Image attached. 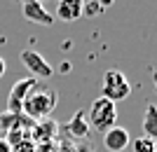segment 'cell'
<instances>
[{"label":"cell","instance_id":"9a60e30c","mask_svg":"<svg viewBox=\"0 0 157 152\" xmlns=\"http://www.w3.org/2000/svg\"><path fill=\"white\" fill-rule=\"evenodd\" d=\"M152 82H155V87H157V68L152 70Z\"/></svg>","mask_w":157,"mask_h":152},{"label":"cell","instance_id":"277c9868","mask_svg":"<svg viewBox=\"0 0 157 152\" xmlns=\"http://www.w3.org/2000/svg\"><path fill=\"white\" fill-rule=\"evenodd\" d=\"M21 63L31 70V77H35L40 82V80H49L54 75V68L49 66L45 61V56H40L38 52H33V49H24V52L19 54Z\"/></svg>","mask_w":157,"mask_h":152},{"label":"cell","instance_id":"9c48e42d","mask_svg":"<svg viewBox=\"0 0 157 152\" xmlns=\"http://www.w3.org/2000/svg\"><path fill=\"white\" fill-rule=\"evenodd\" d=\"M56 17L61 21H78L82 17V2L80 0H61L56 5Z\"/></svg>","mask_w":157,"mask_h":152},{"label":"cell","instance_id":"8fae6325","mask_svg":"<svg viewBox=\"0 0 157 152\" xmlns=\"http://www.w3.org/2000/svg\"><path fill=\"white\" fill-rule=\"evenodd\" d=\"M108 5L103 2H82V14L85 17H96V14H103V9Z\"/></svg>","mask_w":157,"mask_h":152},{"label":"cell","instance_id":"3957f363","mask_svg":"<svg viewBox=\"0 0 157 152\" xmlns=\"http://www.w3.org/2000/svg\"><path fill=\"white\" fill-rule=\"evenodd\" d=\"M129 94H131V87H129V82H127L122 70H117V68L105 70V75H103V98L113 101L117 106V101H124Z\"/></svg>","mask_w":157,"mask_h":152},{"label":"cell","instance_id":"2e32d148","mask_svg":"<svg viewBox=\"0 0 157 152\" xmlns=\"http://www.w3.org/2000/svg\"><path fill=\"white\" fill-rule=\"evenodd\" d=\"M155 152H157V140H155Z\"/></svg>","mask_w":157,"mask_h":152},{"label":"cell","instance_id":"8992f818","mask_svg":"<svg viewBox=\"0 0 157 152\" xmlns=\"http://www.w3.org/2000/svg\"><path fill=\"white\" fill-rule=\"evenodd\" d=\"M103 145L105 150L110 152H122L129 147V131H127L124 126H113V129H108V131L103 133Z\"/></svg>","mask_w":157,"mask_h":152},{"label":"cell","instance_id":"4fadbf2b","mask_svg":"<svg viewBox=\"0 0 157 152\" xmlns=\"http://www.w3.org/2000/svg\"><path fill=\"white\" fill-rule=\"evenodd\" d=\"M5 70H7V63H5V59H2V56H0V77H2V75H5Z\"/></svg>","mask_w":157,"mask_h":152},{"label":"cell","instance_id":"30bf717a","mask_svg":"<svg viewBox=\"0 0 157 152\" xmlns=\"http://www.w3.org/2000/svg\"><path fill=\"white\" fill-rule=\"evenodd\" d=\"M143 136L150 140H157V106L150 103L143 113Z\"/></svg>","mask_w":157,"mask_h":152},{"label":"cell","instance_id":"ba28073f","mask_svg":"<svg viewBox=\"0 0 157 152\" xmlns=\"http://www.w3.org/2000/svg\"><path fill=\"white\" fill-rule=\"evenodd\" d=\"M63 131L71 136V138H87V133H89V122H87V115L82 110L71 117V122H66L63 124Z\"/></svg>","mask_w":157,"mask_h":152},{"label":"cell","instance_id":"5b68a950","mask_svg":"<svg viewBox=\"0 0 157 152\" xmlns=\"http://www.w3.org/2000/svg\"><path fill=\"white\" fill-rule=\"evenodd\" d=\"M35 84H38V80H35V77L17 80L14 87L10 89V96H7V113H10V115H19L21 106H24V101H26V96H28V91H31Z\"/></svg>","mask_w":157,"mask_h":152},{"label":"cell","instance_id":"7a4b0ae2","mask_svg":"<svg viewBox=\"0 0 157 152\" xmlns=\"http://www.w3.org/2000/svg\"><path fill=\"white\" fill-rule=\"evenodd\" d=\"M87 122H89V126H94L96 131H103L105 133L108 129L115 126V122H117V106H115L113 101L98 96V98L92 101V106H89Z\"/></svg>","mask_w":157,"mask_h":152},{"label":"cell","instance_id":"7c38bea8","mask_svg":"<svg viewBox=\"0 0 157 152\" xmlns=\"http://www.w3.org/2000/svg\"><path fill=\"white\" fill-rule=\"evenodd\" d=\"M134 152H155V140L145 138V136L136 138L134 140Z\"/></svg>","mask_w":157,"mask_h":152},{"label":"cell","instance_id":"6da1fadb","mask_svg":"<svg viewBox=\"0 0 157 152\" xmlns=\"http://www.w3.org/2000/svg\"><path fill=\"white\" fill-rule=\"evenodd\" d=\"M56 108V91L49 89V87H40V82L28 91L24 106H21V113L28 115L33 119H45L54 113Z\"/></svg>","mask_w":157,"mask_h":152},{"label":"cell","instance_id":"52a82bcc","mask_svg":"<svg viewBox=\"0 0 157 152\" xmlns=\"http://www.w3.org/2000/svg\"><path fill=\"white\" fill-rule=\"evenodd\" d=\"M21 9H24V17H26L31 24H40V26H52V24H54L52 14L47 12L38 0H26Z\"/></svg>","mask_w":157,"mask_h":152},{"label":"cell","instance_id":"5bb4252c","mask_svg":"<svg viewBox=\"0 0 157 152\" xmlns=\"http://www.w3.org/2000/svg\"><path fill=\"white\" fill-rule=\"evenodd\" d=\"M0 152H10V145H7L5 140H0Z\"/></svg>","mask_w":157,"mask_h":152}]
</instances>
